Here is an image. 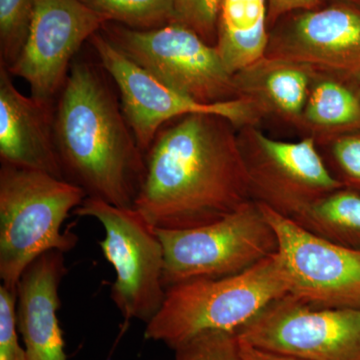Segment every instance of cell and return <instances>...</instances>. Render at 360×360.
Here are the masks:
<instances>
[{
  "instance_id": "obj_1",
  "label": "cell",
  "mask_w": 360,
  "mask_h": 360,
  "mask_svg": "<svg viewBox=\"0 0 360 360\" xmlns=\"http://www.w3.org/2000/svg\"><path fill=\"white\" fill-rule=\"evenodd\" d=\"M233 124L212 115L175 118L146 153L135 210L155 229L213 224L250 200V179Z\"/></svg>"
},
{
  "instance_id": "obj_17",
  "label": "cell",
  "mask_w": 360,
  "mask_h": 360,
  "mask_svg": "<svg viewBox=\"0 0 360 360\" xmlns=\"http://www.w3.org/2000/svg\"><path fill=\"white\" fill-rule=\"evenodd\" d=\"M295 222L319 238L360 250V191L342 187L326 194Z\"/></svg>"
},
{
  "instance_id": "obj_7",
  "label": "cell",
  "mask_w": 360,
  "mask_h": 360,
  "mask_svg": "<svg viewBox=\"0 0 360 360\" xmlns=\"http://www.w3.org/2000/svg\"><path fill=\"white\" fill-rule=\"evenodd\" d=\"M94 217L103 225L99 243L103 257L115 269L111 300L125 321L148 323L165 302L163 248L156 229L135 208L117 207L86 198L73 212Z\"/></svg>"
},
{
  "instance_id": "obj_21",
  "label": "cell",
  "mask_w": 360,
  "mask_h": 360,
  "mask_svg": "<svg viewBox=\"0 0 360 360\" xmlns=\"http://www.w3.org/2000/svg\"><path fill=\"white\" fill-rule=\"evenodd\" d=\"M34 0H0V65L7 70L25 46Z\"/></svg>"
},
{
  "instance_id": "obj_26",
  "label": "cell",
  "mask_w": 360,
  "mask_h": 360,
  "mask_svg": "<svg viewBox=\"0 0 360 360\" xmlns=\"http://www.w3.org/2000/svg\"><path fill=\"white\" fill-rule=\"evenodd\" d=\"M321 0H267L269 18L276 20L279 16L295 11H312Z\"/></svg>"
},
{
  "instance_id": "obj_24",
  "label": "cell",
  "mask_w": 360,
  "mask_h": 360,
  "mask_svg": "<svg viewBox=\"0 0 360 360\" xmlns=\"http://www.w3.org/2000/svg\"><path fill=\"white\" fill-rule=\"evenodd\" d=\"M18 290L0 286V360H26L18 340Z\"/></svg>"
},
{
  "instance_id": "obj_6",
  "label": "cell",
  "mask_w": 360,
  "mask_h": 360,
  "mask_svg": "<svg viewBox=\"0 0 360 360\" xmlns=\"http://www.w3.org/2000/svg\"><path fill=\"white\" fill-rule=\"evenodd\" d=\"M101 32L124 56L193 101L203 104L239 98L238 80L217 46L179 23L135 30L108 22Z\"/></svg>"
},
{
  "instance_id": "obj_2",
  "label": "cell",
  "mask_w": 360,
  "mask_h": 360,
  "mask_svg": "<svg viewBox=\"0 0 360 360\" xmlns=\"http://www.w3.org/2000/svg\"><path fill=\"white\" fill-rule=\"evenodd\" d=\"M108 77L101 63L73 60L56 104L59 162L63 179L86 198L134 208L146 179V155Z\"/></svg>"
},
{
  "instance_id": "obj_10",
  "label": "cell",
  "mask_w": 360,
  "mask_h": 360,
  "mask_svg": "<svg viewBox=\"0 0 360 360\" xmlns=\"http://www.w3.org/2000/svg\"><path fill=\"white\" fill-rule=\"evenodd\" d=\"M239 146L251 200L293 221L315 201L345 187L326 167L312 139L281 141L257 131L250 146Z\"/></svg>"
},
{
  "instance_id": "obj_15",
  "label": "cell",
  "mask_w": 360,
  "mask_h": 360,
  "mask_svg": "<svg viewBox=\"0 0 360 360\" xmlns=\"http://www.w3.org/2000/svg\"><path fill=\"white\" fill-rule=\"evenodd\" d=\"M63 255L58 250L42 255L25 269L16 288L26 360H68L58 317L59 285L68 272Z\"/></svg>"
},
{
  "instance_id": "obj_8",
  "label": "cell",
  "mask_w": 360,
  "mask_h": 360,
  "mask_svg": "<svg viewBox=\"0 0 360 360\" xmlns=\"http://www.w3.org/2000/svg\"><path fill=\"white\" fill-rule=\"evenodd\" d=\"M251 347L302 360H360V309L319 307L286 295L238 333Z\"/></svg>"
},
{
  "instance_id": "obj_11",
  "label": "cell",
  "mask_w": 360,
  "mask_h": 360,
  "mask_svg": "<svg viewBox=\"0 0 360 360\" xmlns=\"http://www.w3.org/2000/svg\"><path fill=\"white\" fill-rule=\"evenodd\" d=\"M258 205L276 231L290 295L314 307L360 309V250L319 238Z\"/></svg>"
},
{
  "instance_id": "obj_22",
  "label": "cell",
  "mask_w": 360,
  "mask_h": 360,
  "mask_svg": "<svg viewBox=\"0 0 360 360\" xmlns=\"http://www.w3.org/2000/svg\"><path fill=\"white\" fill-rule=\"evenodd\" d=\"M174 360H243L236 333L212 331L174 350Z\"/></svg>"
},
{
  "instance_id": "obj_23",
  "label": "cell",
  "mask_w": 360,
  "mask_h": 360,
  "mask_svg": "<svg viewBox=\"0 0 360 360\" xmlns=\"http://www.w3.org/2000/svg\"><path fill=\"white\" fill-rule=\"evenodd\" d=\"M222 0H175L172 22L198 33L207 44L217 41ZM215 46V45H214Z\"/></svg>"
},
{
  "instance_id": "obj_9",
  "label": "cell",
  "mask_w": 360,
  "mask_h": 360,
  "mask_svg": "<svg viewBox=\"0 0 360 360\" xmlns=\"http://www.w3.org/2000/svg\"><path fill=\"white\" fill-rule=\"evenodd\" d=\"M89 41L99 63L117 87L123 113L144 155L161 127L181 116H221L234 127L252 122L255 118L250 99L239 97L214 104L198 103L170 89L136 65L111 44L103 32H96Z\"/></svg>"
},
{
  "instance_id": "obj_25",
  "label": "cell",
  "mask_w": 360,
  "mask_h": 360,
  "mask_svg": "<svg viewBox=\"0 0 360 360\" xmlns=\"http://www.w3.org/2000/svg\"><path fill=\"white\" fill-rule=\"evenodd\" d=\"M331 153L341 174V184L360 191V136L336 139Z\"/></svg>"
},
{
  "instance_id": "obj_12",
  "label": "cell",
  "mask_w": 360,
  "mask_h": 360,
  "mask_svg": "<svg viewBox=\"0 0 360 360\" xmlns=\"http://www.w3.org/2000/svg\"><path fill=\"white\" fill-rule=\"evenodd\" d=\"M108 21L79 0H34L25 46L9 72L32 96L56 103L78 51Z\"/></svg>"
},
{
  "instance_id": "obj_5",
  "label": "cell",
  "mask_w": 360,
  "mask_h": 360,
  "mask_svg": "<svg viewBox=\"0 0 360 360\" xmlns=\"http://www.w3.org/2000/svg\"><path fill=\"white\" fill-rule=\"evenodd\" d=\"M163 248V285L234 276L278 251L276 231L257 201L213 224L188 229H158Z\"/></svg>"
},
{
  "instance_id": "obj_18",
  "label": "cell",
  "mask_w": 360,
  "mask_h": 360,
  "mask_svg": "<svg viewBox=\"0 0 360 360\" xmlns=\"http://www.w3.org/2000/svg\"><path fill=\"white\" fill-rule=\"evenodd\" d=\"M303 112L319 127H360V96L347 85L324 80L312 89Z\"/></svg>"
},
{
  "instance_id": "obj_29",
  "label": "cell",
  "mask_w": 360,
  "mask_h": 360,
  "mask_svg": "<svg viewBox=\"0 0 360 360\" xmlns=\"http://www.w3.org/2000/svg\"><path fill=\"white\" fill-rule=\"evenodd\" d=\"M356 77L359 78V79L360 80V72L359 73V75H356Z\"/></svg>"
},
{
  "instance_id": "obj_16",
  "label": "cell",
  "mask_w": 360,
  "mask_h": 360,
  "mask_svg": "<svg viewBox=\"0 0 360 360\" xmlns=\"http://www.w3.org/2000/svg\"><path fill=\"white\" fill-rule=\"evenodd\" d=\"M267 16V0H222L215 46L233 75L264 58Z\"/></svg>"
},
{
  "instance_id": "obj_19",
  "label": "cell",
  "mask_w": 360,
  "mask_h": 360,
  "mask_svg": "<svg viewBox=\"0 0 360 360\" xmlns=\"http://www.w3.org/2000/svg\"><path fill=\"white\" fill-rule=\"evenodd\" d=\"M108 22L151 30L172 22L175 0H79Z\"/></svg>"
},
{
  "instance_id": "obj_3",
  "label": "cell",
  "mask_w": 360,
  "mask_h": 360,
  "mask_svg": "<svg viewBox=\"0 0 360 360\" xmlns=\"http://www.w3.org/2000/svg\"><path fill=\"white\" fill-rule=\"evenodd\" d=\"M290 293V278L277 251L240 274L167 288L144 336L175 350L212 331L238 335L269 303Z\"/></svg>"
},
{
  "instance_id": "obj_4",
  "label": "cell",
  "mask_w": 360,
  "mask_h": 360,
  "mask_svg": "<svg viewBox=\"0 0 360 360\" xmlns=\"http://www.w3.org/2000/svg\"><path fill=\"white\" fill-rule=\"evenodd\" d=\"M80 187L53 175L1 163L0 167V279L16 290L25 269L51 250L77 245L61 231L70 212L84 202Z\"/></svg>"
},
{
  "instance_id": "obj_13",
  "label": "cell",
  "mask_w": 360,
  "mask_h": 360,
  "mask_svg": "<svg viewBox=\"0 0 360 360\" xmlns=\"http://www.w3.org/2000/svg\"><path fill=\"white\" fill-rule=\"evenodd\" d=\"M277 49L278 60L360 72V6L335 4L296 16Z\"/></svg>"
},
{
  "instance_id": "obj_20",
  "label": "cell",
  "mask_w": 360,
  "mask_h": 360,
  "mask_svg": "<svg viewBox=\"0 0 360 360\" xmlns=\"http://www.w3.org/2000/svg\"><path fill=\"white\" fill-rule=\"evenodd\" d=\"M305 65L278 60L267 70L262 82L265 98L276 110L291 116L304 111L309 91V70Z\"/></svg>"
},
{
  "instance_id": "obj_28",
  "label": "cell",
  "mask_w": 360,
  "mask_h": 360,
  "mask_svg": "<svg viewBox=\"0 0 360 360\" xmlns=\"http://www.w3.org/2000/svg\"><path fill=\"white\" fill-rule=\"evenodd\" d=\"M350 2H354V4H359V6H360V0H350Z\"/></svg>"
},
{
  "instance_id": "obj_14",
  "label": "cell",
  "mask_w": 360,
  "mask_h": 360,
  "mask_svg": "<svg viewBox=\"0 0 360 360\" xmlns=\"http://www.w3.org/2000/svg\"><path fill=\"white\" fill-rule=\"evenodd\" d=\"M0 65V161L63 179L56 148V103L25 96Z\"/></svg>"
},
{
  "instance_id": "obj_27",
  "label": "cell",
  "mask_w": 360,
  "mask_h": 360,
  "mask_svg": "<svg viewBox=\"0 0 360 360\" xmlns=\"http://www.w3.org/2000/svg\"><path fill=\"white\" fill-rule=\"evenodd\" d=\"M239 347H240V354L243 360H302L288 356V355L274 354V352L259 349V348L251 347L240 340H239Z\"/></svg>"
}]
</instances>
